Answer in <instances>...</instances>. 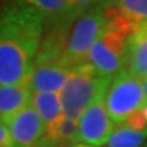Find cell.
I'll return each mask as SVG.
<instances>
[{"label": "cell", "instance_id": "2", "mask_svg": "<svg viewBox=\"0 0 147 147\" xmlns=\"http://www.w3.org/2000/svg\"><path fill=\"white\" fill-rule=\"evenodd\" d=\"M110 80L112 78L100 75L89 63L76 67L59 93L64 117L79 121L80 116L91 104L105 98Z\"/></svg>", "mask_w": 147, "mask_h": 147}, {"label": "cell", "instance_id": "5", "mask_svg": "<svg viewBox=\"0 0 147 147\" xmlns=\"http://www.w3.org/2000/svg\"><path fill=\"white\" fill-rule=\"evenodd\" d=\"M78 123V142L93 147L106 144L115 129V123L106 110L104 98L91 104L80 116Z\"/></svg>", "mask_w": 147, "mask_h": 147}, {"label": "cell", "instance_id": "9", "mask_svg": "<svg viewBox=\"0 0 147 147\" xmlns=\"http://www.w3.org/2000/svg\"><path fill=\"white\" fill-rule=\"evenodd\" d=\"M125 69L139 79H147V22H140L129 38Z\"/></svg>", "mask_w": 147, "mask_h": 147}, {"label": "cell", "instance_id": "8", "mask_svg": "<svg viewBox=\"0 0 147 147\" xmlns=\"http://www.w3.org/2000/svg\"><path fill=\"white\" fill-rule=\"evenodd\" d=\"M100 0H16V4L33 7L42 12L47 21L76 19Z\"/></svg>", "mask_w": 147, "mask_h": 147}, {"label": "cell", "instance_id": "18", "mask_svg": "<svg viewBox=\"0 0 147 147\" xmlns=\"http://www.w3.org/2000/svg\"><path fill=\"white\" fill-rule=\"evenodd\" d=\"M60 147H93V146H87L84 143H79V142H74V143H68V144H63Z\"/></svg>", "mask_w": 147, "mask_h": 147}, {"label": "cell", "instance_id": "17", "mask_svg": "<svg viewBox=\"0 0 147 147\" xmlns=\"http://www.w3.org/2000/svg\"><path fill=\"white\" fill-rule=\"evenodd\" d=\"M60 146H61L60 143H57L56 140L51 139V138L47 136V135H44L33 147H60Z\"/></svg>", "mask_w": 147, "mask_h": 147}, {"label": "cell", "instance_id": "11", "mask_svg": "<svg viewBox=\"0 0 147 147\" xmlns=\"http://www.w3.org/2000/svg\"><path fill=\"white\" fill-rule=\"evenodd\" d=\"M32 106L41 116L45 125L49 127L64 117V110L59 93H34Z\"/></svg>", "mask_w": 147, "mask_h": 147}, {"label": "cell", "instance_id": "21", "mask_svg": "<svg viewBox=\"0 0 147 147\" xmlns=\"http://www.w3.org/2000/svg\"><path fill=\"white\" fill-rule=\"evenodd\" d=\"M0 123H1V115H0Z\"/></svg>", "mask_w": 147, "mask_h": 147}, {"label": "cell", "instance_id": "6", "mask_svg": "<svg viewBox=\"0 0 147 147\" xmlns=\"http://www.w3.org/2000/svg\"><path fill=\"white\" fill-rule=\"evenodd\" d=\"M4 125L10 131L11 147H33L47 131L45 123L32 104L15 113Z\"/></svg>", "mask_w": 147, "mask_h": 147}, {"label": "cell", "instance_id": "12", "mask_svg": "<svg viewBox=\"0 0 147 147\" xmlns=\"http://www.w3.org/2000/svg\"><path fill=\"white\" fill-rule=\"evenodd\" d=\"M78 132H79L78 121H74L67 119V117H63L59 121H56L55 124L47 127L45 135L63 146V144L78 142Z\"/></svg>", "mask_w": 147, "mask_h": 147}, {"label": "cell", "instance_id": "20", "mask_svg": "<svg viewBox=\"0 0 147 147\" xmlns=\"http://www.w3.org/2000/svg\"><path fill=\"white\" fill-rule=\"evenodd\" d=\"M143 112H144V115H146V117H147V104L144 105V108H143Z\"/></svg>", "mask_w": 147, "mask_h": 147}, {"label": "cell", "instance_id": "4", "mask_svg": "<svg viewBox=\"0 0 147 147\" xmlns=\"http://www.w3.org/2000/svg\"><path fill=\"white\" fill-rule=\"evenodd\" d=\"M104 101L115 125L123 124L128 116L143 109L147 104L143 80L127 69L121 71L112 78Z\"/></svg>", "mask_w": 147, "mask_h": 147}, {"label": "cell", "instance_id": "14", "mask_svg": "<svg viewBox=\"0 0 147 147\" xmlns=\"http://www.w3.org/2000/svg\"><path fill=\"white\" fill-rule=\"evenodd\" d=\"M124 14L136 22H147V0H115Z\"/></svg>", "mask_w": 147, "mask_h": 147}, {"label": "cell", "instance_id": "10", "mask_svg": "<svg viewBox=\"0 0 147 147\" xmlns=\"http://www.w3.org/2000/svg\"><path fill=\"white\" fill-rule=\"evenodd\" d=\"M33 93L29 83L0 86V115L1 123L4 124L12 116L22 110L25 106L30 105Z\"/></svg>", "mask_w": 147, "mask_h": 147}, {"label": "cell", "instance_id": "13", "mask_svg": "<svg viewBox=\"0 0 147 147\" xmlns=\"http://www.w3.org/2000/svg\"><path fill=\"white\" fill-rule=\"evenodd\" d=\"M147 138V131H135L124 123L115 127L112 136L106 143V147H139Z\"/></svg>", "mask_w": 147, "mask_h": 147}, {"label": "cell", "instance_id": "16", "mask_svg": "<svg viewBox=\"0 0 147 147\" xmlns=\"http://www.w3.org/2000/svg\"><path fill=\"white\" fill-rule=\"evenodd\" d=\"M0 147H11L10 131L3 123H0Z\"/></svg>", "mask_w": 147, "mask_h": 147}, {"label": "cell", "instance_id": "19", "mask_svg": "<svg viewBox=\"0 0 147 147\" xmlns=\"http://www.w3.org/2000/svg\"><path fill=\"white\" fill-rule=\"evenodd\" d=\"M143 89H144V94H146V100H147V79H143Z\"/></svg>", "mask_w": 147, "mask_h": 147}, {"label": "cell", "instance_id": "3", "mask_svg": "<svg viewBox=\"0 0 147 147\" xmlns=\"http://www.w3.org/2000/svg\"><path fill=\"white\" fill-rule=\"evenodd\" d=\"M110 1L101 3L78 16L69 30L63 59L74 69L87 63V55L95 41L109 26L106 5Z\"/></svg>", "mask_w": 147, "mask_h": 147}, {"label": "cell", "instance_id": "7", "mask_svg": "<svg viewBox=\"0 0 147 147\" xmlns=\"http://www.w3.org/2000/svg\"><path fill=\"white\" fill-rule=\"evenodd\" d=\"M74 68L60 59L57 61L36 64L27 79L32 93H60Z\"/></svg>", "mask_w": 147, "mask_h": 147}, {"label": "cell", "instance_id": "15", "mask_svg": "<svg viewBox=\"0 0 147 147\" xmlns=\"http://www.w3.org/2000/svg\"><path fill=\"white\" fill-rule=\"evenodd\" d=\"M124 124L127 127H129L135 131H140V132H146L147 131V117L144 115L143 109L136 110L134 112L132 115H129L125 119Z\"/></svg>", "mask_w": 147, "mask_h": 147}, {"label": "cell", "instance_id": "1", "mask_svg": "<svg viewBox=\"0 0 147 147\" xmlns=\"http://www.w3.org/2000/svg\"><path fill=\"white\" fill-rule=\"evenodd\" d=\"M45 21L42 12L27 5L12 4L0 12V86L27 82Z\"/></svg>", "mask_w": 147, "mask_h": 147}]
</instances>
